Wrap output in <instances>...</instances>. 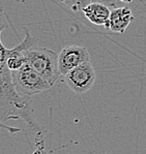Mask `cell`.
Returning a JSON list of instances; mask_svg holds the SVG:
<instances>
[{
	"label": "cell",
	"instance_id": "cell-1",
	"mask_svg": "<svg viewBox=\"0 0 146 154\" xmlns=\"http://www.w3.org/2000/svg\"><path fill=\"white\" fill-rule=\"evenodd\" d=\"M5 28H8V23L4 9L0 5V120L22 119L31 131L37 132L41 127L32 117L30 97L20 95L14 86L11 70L8 66V49L3 46L1 41V34Z\"/></svg>",
	"mask_w": 146,
	"mask_h": 154
},
{
	"label": "cell",
	"instance_id": "cell-2",
	"mask_svg": "<svg viewBox=\"0 0 146 154\" xmlns=\"http://www.w3.org/2000/svg\"><path fill=\"white\" fill-rule=\"evenodd\" d=\"M26 61L31 67L52 86L60 77L58 54L52 50L39 47H31L24 51Z\"/></svg>",
	"mask_w": 146,
	"mask_h": 154
},
{
	"label": "cell",
	"instance_id": "cell-3",
	"mask_svg": "<svg viewBox=\"0 0 146 154\" xmlns=\"http://www.w3.org/2000/svg\"><path fill=\"white\" fill-rule=\"evenodd\" d=\"M11 79L16 91L26 97H31L51 88V85L35 72L28 62L19 69L13 70Z\"/></svg>",
	"mask_w": 146,
	"mask_h": 154
},
{
	"label": "cell",
	"instance_id": "cell-4",
	"mask_svg": "<svg viewBox=\"0 0 146 154\" xmlns=\"http://www.w3.org/2000/svg\"><path fill=\"white\" fill-rule=\"evenodd\" d=\"M64 77L69 88L77 94L88 92L93 87L96 80L95 70L90 61L73 68Z\"/></svg>",
	"mask_w": 146,
	"mask_h": 154
},
{
	"label": "cell",
	"instance_id": "cell-5",
	"mask_svg": "<svg viewBox=\"0 0 146 154\" xmlns=\"http://www.w3.org/2000/svg\"><path fill=\"white\" fill-rule=\"evenodd\" d=\"M88 61H90V54L85 47H64L58 54V65H59L60 75H65L73 68Z\"/></svg>",
	"mask_w": 146,
	"mask_h": 154
},
{
	"label": "cell",
	"instance_id": "cell-6",
	"mask_svg": "<svg viewBox=\"0 0 146 154\" xmlns=\"http://www.w3.org/2000/svg\"><path fill=\"white\" fill-rule=\"evenodd\" d=\"M133 21V11L129 8H114L111 11L109 23L106 28L114 33H124Z\"/></svg>",
	"mask_w": 146,
	"mask_h": 154
},
{
	"label": "cell",
	"instance_id": "cell-7",
	"mask_svg": "<svg viewBox=\"0 0 146 154\" xmlns=\"http://www.w3.org/2000/svg\"><path fill=\"white\" fill-rule=\"evenodd\" d=\"M82 13L90 23L98 26H105V27H107L110 20V15H111L109 6L98 3V2L89 3L86 8H83Z\"/></svg>",
	"mask_w": 146,
	"mask_h": 154
},
{
	"label": "cell",
	"instance_id": "cell-8",
	"mask_svg": "<svg viewBox=\"0 0 146 154\" xmlns=\"http://www.w3.org/2000/svg\"><path fill=\"white\" fill-rule=\"evenodd\" d=\"M60 1L67 8H70L74 13H80L89 3H91V0H60Z\"/></svg>",
	"mask_w": 146,
	"mask_h": 154
},
{
	"label": "cell",
	"instance_id": "cell-9",
	"mask_svg": "<svg viewBox=\"0 0 146 154\" xmlns=\"http://www.w3.org/2000/svg\"><path fill=\"white\" fill-rule=\"evenodd\" d=\"M117 1H118V0H91V2H98V3L105 4V5L109 6V8H114V6H116Z\"/></svg>",
	"mask_w": 146,
	"mask_h": 154
},
{
	"label": "cell",
	"instance_id": "cell-10",
	"mask_svg": "<svg viewBox=\"0 0 146 154\" xmlns=\"http://www.w3.org/2000/svg\"><path fill=\"white\" fill-rule=\"evenodd\" d=\"M0 127H1V128L8 129V131L11 132V134H17V132L21 131V128H18V127H13V126H8V125H6V124H3L2 122H0Z\"/></svg>",
	"mask_w": 146,
	"mask_h": 154
},
{
	"label": "cell",
	"instance_id": "cell-11",
	"mask_svg": "<svg viewBox=\"0 0 146 154\" xmlns=\"http://www.w3.org/2000/svg\"><path fill=\"white\" fill-rule=\"evenodd\" d=\"M119 1L123 2V3H131V2H133L134 0H119Z\"/></svg>",
	"mask_w": 146,
	"mask_h": 154
}]
</instances>
